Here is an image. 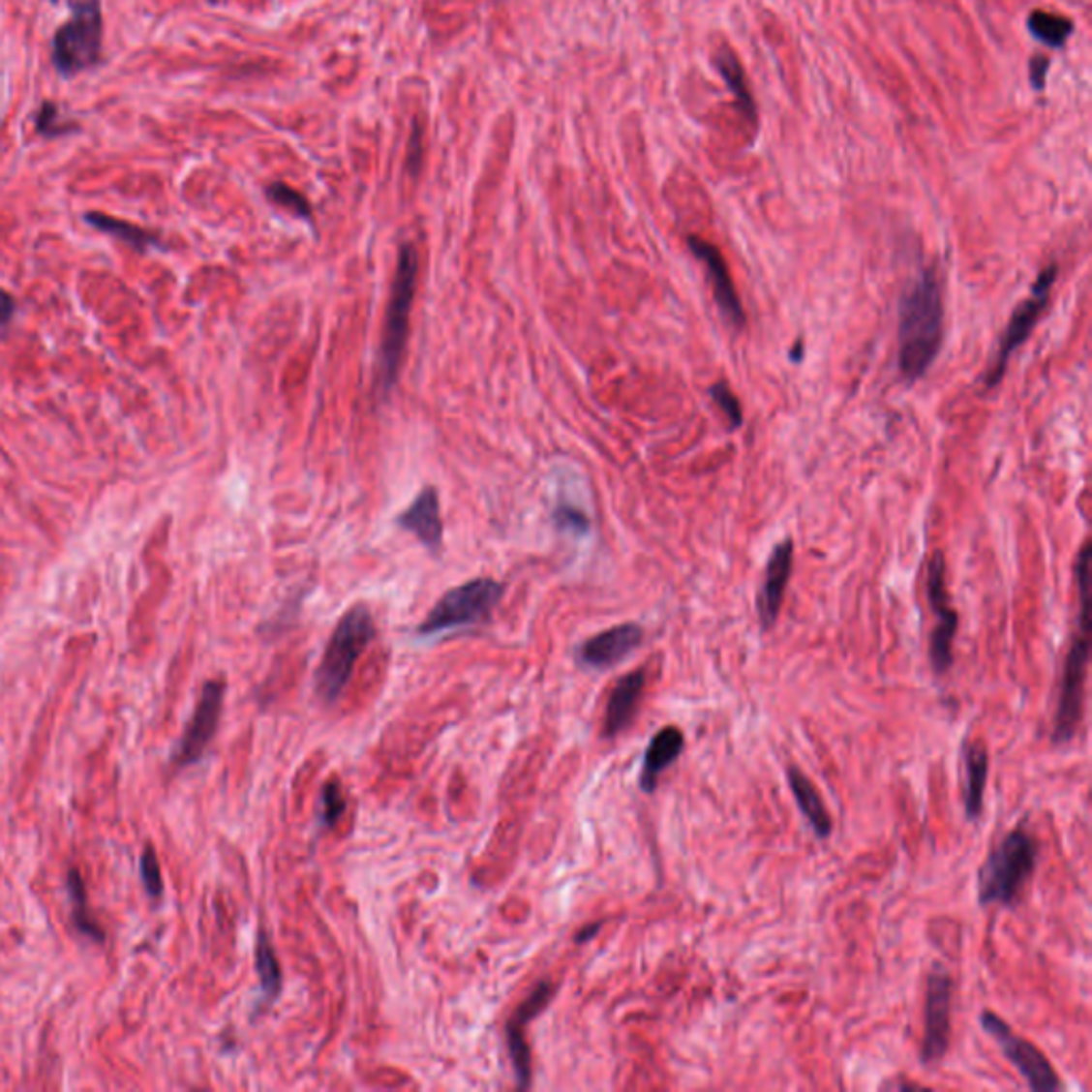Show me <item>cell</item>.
Here are the masks:
<instances>
[{"label": "cell", "mask_w": 1092, "mask_h": 1092, "mask_svg": "<svg viewBox=\"0 0 1092 1092\" xmlns=\"http://www.w3.org/2000/svg\"><path fill=\"white\" fill-rule=\"evenodd\" d=\"M982 1028L999 1044L1005 1058L1020 1071L1028 1088L1035 1092H1056L1063 1088L1047 1056L1033 1042L1016 1035L1003 1017L986 1010L982 1014Z\"/></svg>", "instance_id": "9"}, {"label": "cell", "mask_w": 1092, "mask_h": 1092, "mask_svg": "<svg viewBox=\"0 0 1092 1092\" xmlns=\"http://www.w3.org/2000/svg\"><path fill=\"white\" fill-rule=\"evenodd\" d=\"M553 523L560 533H570L576 535V538H583V535L590 533L592 528L587 514L576 506H570V503H560V506L555 508Z\"/></svg>", "instance_id": "30"}, {"label": "cell", "mask_w": 1092, "mask_h": 1092, "mask_svg": "<svg viewBox=\"0 0 1092 1092\" xmlns=\"http://www.w3.org/2000/svg\"><path fill=\"white\" fill-rule=\"evenodd\" d=\"M267 197H269V201H273L276 205L288 209L290 214H295V216H299V218H303V220H310V218H312V207H310V203H308V198L303 197L301 193L292 191V188L287 186V184H280V182L271 184V186L267 188Z\"/></svg>", "instance_id": "29"}, {"label": "cell", "mask_w": 1092, "mask_h": 1092, "mask_svg": "<svg viewBox=\"0 0 1092 1092\" xmlns=\"http://www.w3.org/2000/svg\"><path fill=\"white\" fill-rule=\"evenodd\" d=\"M553 994V984L540 982L506 1022V1046L519 1088H530L531 1084V1052L528 1039H525V1031H528V1024L533 1017H538L544 1012V1007L551 1003Z\"/></svg>", "instance_id": "13"}, {"label": "cell", "mask_w": 1092, "mask_h": 1092, "mask_svg": "<svg viewBox=\"0 0 1092 1092\" xmlns=\"http://www.w3.org/2000/svg\"><path fill=\"white\" fill-rule=\"evenodd\" d=\"M715 65H717L719 76L723 77V81L728 83L730 92L734 94V101H737V109L743 113L744 120L755 126V120H758V109H755L753 94L747 86V77H744V71H743V65L739 62V58L734 56L730 49H723L715 56Z\"/></svg>", "instance_id": "22"}, {"label": "cell", "mask_w": 1092, "mask_h": 1092, "mask_svg": "<svg viewBox=\"0 0 1092 1092\" xmlns=\"http://www.w3.org/2000/svg\"><path fill=\"white\" fill-rule=\"evenodd\" d=\"M711 397H713V402H715L717 408L723 412V416L728 418V425H730L732 432H734V429H741V425H743V408H741L739 397L734 395V391L728 386V382L721 380V382L713 384V386H711Z\"/></svg>", "instance_id": "31"}, {"label": "cell", "mask_w": 1092, "mask_h": 1092, "mask_svg": "<svg viewBox=\"0 0 1092 1092\" xmlns=\"http://www.w3.org/2000/svg\"><path fill=\"white\" fill-rule=\"evenodd\" d=\"M139 873H141V881L145 886V892H148V896L161 898V895H163V873H161L159 858H156V852L150 845L145 847L143 854H141Z\"/></svg>", "instance_id": "32"}, {"label": "cell", "mask_w": 1092, "mask_h": 1092, "mask_svg": "<svg viewBox=\"0 0 1092 1092\" xmlns=\"http://www.w3.org/2000/svg\"><path fill=\"white\" fill-rule=\"evenodd\" d=\"M376 638L372 611L365 604H354L342 615L324 649L320 666L314 675V687L322 702L333 705L344 694L352 679L356 661Z\"/></svg>", "instance_id": "4"}, {"label": "cell", "mask_w": 1092, "mask_h": 1092, "mask_svg": "<svg viewBox=\"0 0 1092 1092\" xmlns=\"http://www.w3.org/2000/svg\"><path fill=\"white\" fill-rule=\"evenodd\" d=\"M1039 860L1037 838L1020 824L1007 833L986 858L978 875L980 905L1014 907Z\"/></svg>", "instance_id": "3"}, {"label": "cell", "mask_w": 1092, "mask_h": 1092, "mask_svg": "<svg viewBox=\"0 0 1092 1092\" xmlns=\"http://www.w3.org/2000/svg\"><path fill=\"white\" fill-rule=\"evenodd\" d=\"M416 276H418V255L412 244H404L399 248L391 295H388V303H386L382 344H380V365H378V372H380L378 386H380V391L384 395L395 386L399 376V365H402L404 359L408 327H410V312H412L414 292H416Z\"/></svg>", "instance_id": "5"}, {"label": "cell", "mask_w": 1092, "mask_h": 1092, "mask_svg": "<svg viewBox=\"0 0 1092 1092\" xmlns=\"http://www.w3.org/2000/svg\"><path fill=\"white\" fill-rule=\"evenodd\" d=\"M990 755L982 741H973L964 747V813L975 822L982 815L984 792L988 783Z\"/></svg>", "instance_id": "21"}, {"label": "cell", "mask_w": 1092, "mask_h": 1092, "mask_svg": "<svg viewBox=\"0 0 1092 1092\" xmlns=\"http://www.w3.org/2000/svg\"><path fill=\"white\" fill-rule=\"evenodd\" d=\"M15 314V301L9 292L0 290V324H7Z\"/></svg>", "instance_id": "35"}, {"label": "cell", "mask_w": 1092, "mask_h": 1092, "mask_svg": "<svg viewBox=\"0 0 1092 1092\" xmlns=\"http://www.w3.org/2000/svg\"><path fill=\"white\" fill-rule=\"evenodd\" d=\"M943 288L937 269H924L898 308V370L916 382L926 376L943 346Z\"/></svg>", "instance_id": "1"}, {"label": "cell", "mask_w": 1092, "mask_h": 1092, "mask_svg": "<svg viewBox=\"0 0 1092 1092\" xmlns=\"http://www.w3.org/2000/svg\"><path fill=\"white\" fill-rule=\"evenodd\" d=\"M792 565H794V542L790 538H785L774 546L771 560L766 563L764 570V581L758 593V617L762 629H771L776 622V617L781 613L787 583H790L792 576Z\"/></svg>", "instance_id": "16"}, {"label": "cell", "mask_w": 1092, "mask_h": 1092, "mask_svg": "<svg viewBox=\"0 0 1092 1092\" xmlns=\"http://www.w3.org/2000/svg\"><path fill=\"white\" fill-rule=\"evenodd\" d=\"M397 525L402 530L410 531L414 538L421 542L425 549L438 553L442 549L444 540V525H442V512H440V493L436 487L427 485L412 503L399 514Z\"/></svg>", "instance_id": "17"}, {"label": "cell", "mask_w": 1092, "mask_h": 1092, "mask_svg": "<svg viewBox=\"0 0 1092 1092\" xmlns=\"http://www.w3.org/2000/svg\"><path fill=\"white\" fill-rule=\"evenodd\" d=\"M225 691H227V685L223 681H207L203 685L201 698H198V705L195 709L193 721L188 723L184 739H182L180 747H177V753H175V764L180 766V769H184V766H191V764H195V762L203 758L207 744L212 743L214 734L218 730L220 715H223Z\"/></svg>", "instance_id": "12"}, {"label": "cell", "mask_w": 1092, "mask_h": 1092, "mask_svg": "<svg viewBox=\"0 0 1092 1092\" xmlns=\"http://www.w3.org/2000/svg\"><path fill=\"white\" fill-rule=\"evenodd\" d=\"M645 629L638 623H622L615 627H608L604 632L592 636L590 640L579 647V661L587 668L604 670L611 668L619 661H623L627 655H632L634 651L643 645Z\"/></svg>", "instance_id": "15"}, {"label": "cell", "mask_w": 1092, "mask_h": 1092, "mask_svg": "<svg viewBox=\"0 0 1092 1092\" xmlns=\"http://www.w3.org/2000/svg\"><path fill=\"white\" fill-rule=\"evenodd\" d=\"M67 890H69V898L73 902V911H71L73 926H76L83 934V937H90L92 941H97V943H105V932L97 924V920L92 918L90 907H88L86 884H83V879H81L77 868L69 870Z\"/></svg>", "instance_id": "23"}, {"label": "cell", "mask_w": 1092, "mask_h": 1092, "mask_svg": "<svg viewBox=\"0 0 1092 1092\" xmlns=\"http://www.w3.org/2000/svg\"><path fill=\"white\" fill-rule=\"evenodd\" d=\"M421 131H418V126H414V133H412V139H410V154H408V169L410 173H416L418 171V165H421Z\"/></svg>", "instance_id": "34"}, {"label": "cell", "mask_w": 1092, "mask_h": 1092, "mask_svg": "<svg viewBox=\"0 0 1092 1092\" xmlns=\"http://www.w3.org/2000/svg\"><path fill=\"white\" fill-rule=\"evenodd\" d=\"M257 973L260 980V990L269 1001H276L282 992V969L273 952V945L265 930H258L257 939Z\"/></svg>", "instance_id": "26"}, {"label": "cell", "mask_w": 1092, "mask_h": 1092, "mask_svg": "<svg viewBox=\"0 0 1092 1092\" xmlns=\"http://www.w3.org/2000/svg\"><path fill=\"white\" fill-rule=\"evenodd\" d=\"M51 3H56V0H51Z\"/></svg>", "instance_id": "37"}, {"label": "cell", "mask_w": 1092, "mask_h": 1092, "mask_svg": "<svg viewBox=\"0 0 1092 1092\" xmlns=\"http://www.w3.org/2000/svg\"><path fill=\"white\" fill-rule=\"evenodd\" d=\"M1026 28H1028V33L1033 35V39L1039 41V44H1044L1049 49H1060L1067 44L1069 37L1074 35L1076 24L1065 15H1056V14H1047V12H1033L1026 19Z\"/></svg>", "instance_id": "24"}, {"label": "cell", "mask_w": 1092, "mask_h": 1092, "mask_svg": "<svg viewBox=\"0 0 1092 1092\" xmlns=\"http://www.w3.org/2000/svg\"><path fill=\"white\" fill-rule=\"evenodd\" d=\"M952 1001L954 980L943 964H934L926 980V999H924V1037L920 1058L924 1065H934L943 1060L950 1049L952 1039Z\"/></svg>", "instance_id": "10"}, {"label": "cell", "mask_w": 1092, "mask_h": 1092, "mask_svg": "<svg viewBox=\"0 0 1092 1092\" xmlns=\"http://www.w3.org/2000/svg\"><path fill=\"white\" fill-rule=\"evenodd\" d=\"M103 46V14L99 0H77L71 19L51 41V62L62 77H76L99 65Z\"/></svg>", "instance_id": "7"}, {"label": "cell", "mask_w": 1092, "mask_h": 1092, "mask_svg": "<svg viewBox=\"0 0 1092 1092\" xmlns=\"http://www.w3.org/2000/svg\"><path fill=\"white\" fill-rule=\"evenodd\" d=\"M687 248L691 255H694L702 265L707 269V278H709V285L713 290V297H715L717 308L721 312V317L726 318L732 327H744V308L741 303V297L737 292V287H734L732 276H730V269H728V262L723 258L721 250L717 246H713L711 241L696 237V235H689L687 237Z\"/></svg>", "instance_id": "14"}, {"label": "cell", "mask_w": 1092, "mask_h": 1092, "mask_svg": "<svg viewBox=\"0 0 1092 1092\" xmlns=\"http://www.w3.org/2000/svg\"><path fill=\"white\" fill-rule=\"evenodd\" d=\"M682 749H685V734L677 726L657 730L645 751L643 771H640V790L653 794L657 790L659 776L681 758Z\"/></svg>", "instance_id": "19"}, {"label": "cell", "mask_w": 1092, "mask_h": 1092, "mask_svg": "<svg viewBox=\"0 0 1092 1092\" xmlns=\"http://www.w3.org/2000/svg\"><path fill=\"white\" fill-rule=\"evenodd\" d=\"M346 813V796L338 779L324 783L318 803V824L320 828H333L338 819Z\"/></svg>", "instance_id": "27"}, {"label": "cell", "mask_w": 1092, "mask_h": 1092, "mask_svg": "<svg viewBox=\"0 0 1092 1092\" xmlns=\"http://www.w3.org/2000/svg\"><path fill=\"white\" fill-rule=\"evenodd\" d=\"M503 595V585L496 579H474L446 592L418 625V636H440L468 629L491 619Z\"/></svg>", "instance_id": "6"}, {"label": "cell", "mask_w": 1092, "mask_h": 1092, "mask_svg": "<svg viewBox=\"0 0 1092 1092\" xmlns=\"http://www.w3.org/2000/svg\"><path fill=\"white\" fill-rule=\"evenodd\" d=\"M35 126H37V133L44 135V136H58V135H65V133L79 131L77 124L67 122L65 118H62L58 105L51 103V101H46L44 105H41V109L35 115Z\"/></svg>", "instance_id": "28"}, {"label": "cell", "mask_w": 1092, "mask_h": 1092, "mask_svg": "<svg viewBox=\"0 0 1092 1092\" xmlns=\"http://www.w3.org/2000/svg\"><path fill=\"white\" fill-rule=\"evenodd\" d=\"M647 685V670L638 668L627 672L625 677L617 681V685L611 691L606 705L604 715V737L615 739L617 734H622L629 723L634 721L636 711L643 698V691Z\"/></svg>", "instance_id": "18"}, {"label": "cell", "mask_w": 1092, "mask_h": 1092, "mask_svg": "<svg viewBox=\"0 0 1092 1092\" xmlns=\"http://www.w3.org/2000/svg\"><path fill=\"white\" fill-rule=\"evenodd\" d=\"M86 223L94 228H99L101 233H107L122 239L124 244H131L135 250H145L148 246H156L159 244V237L150 230H145L136 225L126 223V220H118V218H111L107 214H99V212H90L86 214Z\"/></svg>", "instance_id": "25"}, {"label": "cell", "mask_w": 1092, "mask_h": 1092, "mask_svg": "<svg viewBox=\"0 0 1092 1092\" xmlns=\"http://www.w3.org/2000/svg\"><path fill=\"white\" fill-rule=\"evenodd\" d=\"M600 930H602V922H595V924H592V926H585L579 934H576V943H585V941L593 939Z\"/></svg>", "instance_id": "36"}, {"label": "cell", "mask_w": 1092, "mask_h": 1092, "mask_svg": "<svg viewBox=\"0 0 1092 1092\" xmlns=\"http://www.w3.org/2000/svg\"><path fill=\"white\" fill-rule=\"evenodd\" d=\"M1028 76H1031V83H1033V90L1037 92H1044L1046 90V81H1047V71H1049V58L1044 54H1037L1028 62Z\"/></svg>", "instance_id": "33"}, {"label": "cell", "mask_w": 1092, "mask_h": 1092, "mask_svg": "<svg viewBox=\"0 0 1092 1092\" xmlns=\"http://www.w3.org/2000/svg\"><path fill=\"white\" fill-rule=\"evenodd\" d=\"M787 776V785H790L794 801L801 808V813L806 817L808 826H811V831L815 833L817 838H828L833 834V819L831 813H828V808L824 804V798L822 794L817 792V787L813 785V781L808 779V776L798 769V766H790L785 773Z\"/></svg>", "instance_id": "20"}, {"label": "cell", "mask_w": 1092, "mask_h": 1092, "mask_svg": "<svg viewBox=\"0 0 1092 1092\" xmlns=\"http://www.w3.org/2000/svg\"><path fill=\"white\" fill-rule=\"evenodd\" d=\"M1056 276H1058L1056 262H1052V265H1047L1046 269H1042V273H1039L1037 280H1035L1031 295H1028L1012 314V320H1010V324H1007V329H1005L1003 338H1001L999 350H996V356L990 361L988 372H986V380H984L986 388H994L996 384L1003 380L1012 354L1028 340V335H1031V331L1035 329V324L1039 322L1042 314L1046 312L1047 303H1049V292H1052Z\"/></svg>", "instance_id": "8"}, {"label": "cell", "mask_w": 1092, "mask_h": 1092, "mask_svg": "<svg viewBox=\"0 0 1092 1092\" xmlns=\"http://www.w3.org/2000/svg\"><path fill=\"white\" fill-rule=\"evenodd\" d=\"M926 595L928 604L937 617L928 645V657L934 675H945L954 664V638L958 632V613L950 604L948 585H945V558L943 553H934L928 563L926 574Z\"/></svg>", "instance_id": "11"}, {"label": "cell", "mask_w": 1092, "mask_h": 1092, "mask_svg": "<svg viewBox=\"0 0 1092 1092\" xmlns=\"http://www.w3.org/2000/svg\"><path fill=\"white\" fill-rule=\"evenodd\" d=\"M1090 549L1084 544L1076 565L1077 593H1079V615L1077 632L1071 640L1067 651L1065 666L1060 672L1058 685V705L1054 713L1052 743L1067 744L1077 737L1081 723V709H1084V682L1090 659Z\"/></svg>", "instance_id": "2"}]
</instances>
